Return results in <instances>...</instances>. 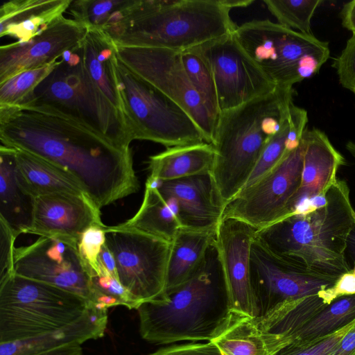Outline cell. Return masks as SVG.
I'll return each instance as SVG.
<instances>
[{"instance_id":"obj_1","label":"cell","mask_w":355,"mask_h":355,"mask_svg":"<svg viewBox=\"0 0 355 355\" xmlns=\"http://www.w3.org/2000/svg\"><path fill=\"white\" fill-rule=\"evenodd\" d=\"M0 140L69 173L99 209L139 188L130 148L51 108L0 107Z\"/></svg>"},{"instance_id":"obj_2","label":"cell","mask_w":355,"mask_h":355,"mask_svg":"<svg viewBox=\"0 0 355 355\" xmlns=\"http://www.w3.org/2000/svg\"><path fill=\"white\" fill-rule=\"evenodd\" d=\"M137 311L140 335L149 343L214 339L232 312L214 242L189 279Z\"/></svg>"},{"instance_id":"obj_3","label":"cell","mask_w":355,"mask_h":355,"mask_svg":"<svg viewBox=\"0 0 355 355\" xmlns=\"http://www.w3.org/2000/svg\"><path fill=\"white\" fill-rule=\"evenodd\" d=\"M355 210L347 182L337 179L325 202L259 230L257 236L270 250L304 268L335 280L349 272L345 257Z\"/></svg>"},{"instance_id":"obj_4","label":"cell","mask_w":355,"mask_h":355,"mask_svg":"<svg viewBox=\"0 0 355 355\" xmlns=\"http://www.w3.org/2000/svg\"><path fill=\"white\" fill-rule=\"evenodd\" d=\"M293 94V87L277 86L219 114L210 173L224 208L245 187L265 146L287 117Z\"/></svg>"},{"instance_id":"obj_5","label":"cell","mask_w":355,"mask_h":355,"mask_svg":"<svg viewBox=\"0 0 355 355\" xmlns=\"http://www.w3.org/2000/svg\"><path fill=\"white\" fill-rule=\"evenodd\" d=\"M230 10L221 0H132L103 32L118 46L182 51L234 32Z\"/></svg>"},{"instance_id":"obj_6","label":"cell","mask_w":355,"mask_h":355,"mask_svg":"<svg viewBox=\"0 0 355 355\" xmlns=\"http://www.w3.org/2000/svg\"><path fill=\"white\" fill-rule=\"evenodd\" d=\"M80 46L62 54L56 67L20 107L51 108L129 148L133 139L124 116L90 77Z\"/></svg>"},{"instance_id":"obj_7","label":"cell","mask_w":355,"mask_h":355,"mask_svg":"<svg viewBox=\"0 0 355 355\" xmlns=\"http://www.w3.org/2000/svg\"><path fill=\"white\" fill-rule=\"evenodd\" d=\"M93 304L58 286L10 274L0 279V343L32 338L66 327Z\"/></svg>"},{"instance_id":"obj_8","label":"cell","mask_w":355,"mask_h":355,"mask_svg":"<svg viewBox=\"0 0 355 355\" xmlns=\"http://www.w3.org/2000/svg\"><path fill=\"white\" fill-rule=\"evenodd\" d=\"M234 33L256 64L281 87L313 76L330 55L327 42L268 19L245 22Z\"/></svg>"},{"instance_id":"obj_9","label":"cell","mask_w":355,"mask_h":355,"mask_svg":"<svg viewBox=\"0 0 355 355\" xmlns=\"http://www.w3.org/2000/svg\"><path fill=\"white\" fill-rule=\"evenodd\" d=\"M116 71L122 112L133 140L151 141L166 148L206 142L182 107L117 57Z\"/></svg>"},{"instance_id":"obj_10","label":"cell","mask_w":355,"mask_h":355,"mask_svg":"<svg viewBox=\"0 0 355 355\" xmlns=\"http://www.w3.org/2000/svg\"><path fill=\"white\" fill-rule=\"evenodd\" d=\"M105 231L119 279L139 306L159 299L166 289L171 243L118 225H105Z\"/></svg>"},{"instance_id":"obj_11","label":"cell","mask_w":355,"mask_h":355,"mask_svg":"<svg viewBox=\"0 0 355 355\" xmlns=\"http://www.w3.org/2000/svg\"><path fill=\"white\" fill-rule=\"evenodd\" d=\"M116 46L117 58L131 71L182 107L212 143L217 119L192 85L181 51L164 48Z\"/></svg>"},{"instance_id":"obj_12","label":"cell","mask_w":355,"mask_h":355,"mask_svg":"<svg viewBox=\"0 0 355 355\" xmlns=\"http://www.w3.org/2000/svg\"><path fill=\"white\" fill-rule=\"evenodd\" d=\"M303 155L302 139L273 168L243 188L225 207L222 218H236L259 230L292 214L302 182Z\"/></svg>"},{"instance_id":"obj_13","label":"cell","mask_w":355,"mask_h":355,"mask_svg":"<svg viewBox=\"0 0 355 355\" xmlns=\"http://www.w3.org/2000/svg\"><path fill=\"white\" fill-rule=\"evenodd\" d=\"M250 276L259 317L282 305L323 293L338 281L277 254L257 235L250 249Z\"/></svg>"},{"instance_id":"obj_14","label":"cell","mask_w":355,"mask_h":355,"mask_svg":"<svg viewBox=\"0 0 355 355\" xmlns=\"http://www.w3.org/2000/svg\"><path fill=\"white\" fill-rule=\"evenodd\" d=\"M78 242L65 236H40L15 248L13 274L58 286L95 304L92 277L79 256Z\"/></svg>"},{"instance_id":"obj_15","label":"cell","mask_w":355,"mask_h":355,"mask_svg":"<svg viewBox=\"0 0 355 355\" xmlns=\"http://www.w3.org/2000/svg\"><path fill=\"white\" fill-rule=\"evenodd\" d=\"M196 48L211 71L219 114L270 93L277 87L245 52L234 32Z\"/></svg>"},{"instance_id":"obj_16","label":"cell","mask_w":355,"mask_h":355,"mask_svg":"<svg viewBox=\"0 0 355 355\" xmlns=\"http://www.w3.org/2000/svg\"><path fill=\"white\" fill-rule=\"evenodd\" d=\"M257 230L234 218H222L216 248L232 311L259 317L250 276V255Z\"/></svg>"},{"instance_id":"obj_17","label":"cell","mask_w":355,"mask_h":355,"mask_svg":"<svg viewBox=\"0 0 355 355\" xmlns=\"http://www.w3.org/2000/svg\"><path fill=\"white\" fill-rule=\"evenodd\" d=\"M87 29L64 16L27 42L0 47V84L22 71L40 68L58 60L80 46Z\"/></svg>"},{"instance_id":"obj_18","label":"cell","mask_w":355,"mask_h":355,"mask_svg":"<svg viewBox=\"0 0 355 355\" xmlns=\"http://www.w3.org/2000/svg\"><path fill=\"white\" fill-rule=\"evenodd\" d=\"M157 188L175 211L182 228L216 233L224 206L210 172L159 180Z\"/></svg>"},{"instance_id":"obj_19","label":"cell","mask_w":355,"mask_h":355,"mask_svg":"<svg viewBox=\"0 0 355 355\" xmlns=\"http://www.w3.org/2000/svg\"><path fill=\"white\" fill-rule=\"evenodd\" d=\"M101 211L87 195L53 193L35 198L33 223L27 234L79 240L93 225H103Z\"/></svg>"},{"instance_id":"obj_20","label":"cell","mask_w":355,"mask_h":355,"mask_svg":"<svg viewBox=\"0 0 355 355\" xmlns=\"http://www.w3.org/2000/svg\"><path fill=\"white\" fill-rule=\"evenodd\" d=\"M302 140V182L294 200V211L308 200L325 196L338 179L336 174L339 168L345 162L328 137L319 129H306Z\"/></svg>"},{"instance_id":"obj_21","label":"cell","mask_w":355,"mask_h":355,"mask_svg":"<svg viewBox=\"0 0 355 355\" xmlns=\"http://www.w3.org/2000/svg\"><path fill=\"white\" fill-rule=\"evenodd\" d=\"M107 310L93 304L82 318L61 329L26 340L0 343V355H31L100 338L107 329Z\"/></svg>"},{"instance_id":"obj_22","label":"cell","mask_w":355,"mask_h":355,"mask_svg":"<svg viewBox=\"0 0 355 355\" xmlns=\"http://www.w3.org/2000/svg\"><path fill=\"white\" fill-rule=\"evenodd\" d=\"M71 0H12L0 8V36L27 42L63 17Z\"/></svg>"},{"instance_id":"obj_23","label":"cell","mask_w":355,"mask_h":355,"mask_svg":"<svg viewBox=\"0 0 355 355\" xmlns=\"http://www.w3.org/2000/svg\"><path fill=\"white\" fill-rule=\"evenodd\" d=\"M209 342L227 355H271L288 343L267 331L259 317L234 311L220 333Z\"/></svg>"},{"instance_id":"obj_24","label":"cell","mask_w":355,"mask_h":355,"mask_svg":"<svg viewBox=\"0 0 355 355\" xmlns=\"http://www.w3.org/2000/svg\"><path fill=\"white\" fill-rule=\"evenodd\" d=\"M15 151L17 182L30 196L37 198L59 193L87 195L80 183L64 170L28 152Z\"/></svg>"},{"instance_id":"obj_25","label":"cell","mask_w":355,"mask_h":355,"mask_svg":"<svg viewBox=\"0 0 355 355\" xmlns=\"http://www.w3.org/2000/svg\"><path fill=\"white\" fill-rule=\"evenodd\" d=\"M35 199L17 182L15 149L1 145L0 218L17 237L27 234L32 225Z\"/></svg>"},{"instance_id":"obj_26","label":"cell","mask_w":355,"mask_h":355,"mask_svg":"<svg viewBox=\"0 0 355 355\" xmlns=\"http://www.w3.org/2000/svg\"><path fill=\"white\" fill-rule=\"evenodd\" d=\"M116 49L112 39L97 29L87 30L80 46L83 62L90 77L110 102L123 113L116 71Z\"/></svg>"},{"instance_id":"obj_27","label":"cell","mask_w":355,"mask_h":355,"mask_svg":"<svg viewBox=\"0 0 355 355\" xmlns=\"http://www.w3.org/2000/svg\"><path fill=\"white\" fill-rule=\"evenodd\" d=\"M215 155L207 142L166 148L149 157V177L170 181L211 172Z\"/></svg>"},{"instance_id":"obj_28","label":"cell","mask_w":355,"mask_h":355,"mask_svg":"<svg viewBox=\"0 0 355 355\" xmlns=\"http://www.w3.org/2000/svg\"><path fill=\"white\" fill-rule=\"evenodd\" d=\"M216 232L182 228L171 243L165 291L189 279L199 268Z\"/></svg>"},{"instance_id":"obj_29","label":"cell","mask_w":355,"mask_h":355,"mask_svg":"<svg viewBox=\"0 0 355 355\" xmlns=\"http://www.w3.org/2000/svg\"><path fill=\"white\" fill-rule=\"evenodd\" d=\"M117 225L143 232L169 243H173L182 228L175 211L158 189L146 182L143 201L138 211L132 218Z\"/></svg>"},{"instance_id":"obj_30","label":"cell","mask_w":355,"mask_h":355,"mask_svg":"<svg viewBox=\"0 0 355 355\" xmlns=\"http://www.w3.org/2000/svg\"><path fill=\"white\" fill-rule=\"evenodd\" d=\"M333 287L320 294L282 305L259 317L262 326L269 333L288 343L294 333L336 298Z\"/></svg>"},{"instance_id":"obj_31","label":"cell","mask_w":355,"mask_h":355,"mask_svg":"<svg viewBox=\"0 0 355 355\" xmlns=\"http://www.w3.org/2000/svg\"><path fill=\"white\" fill-rule=\"evenodd\" d=\"M355 321V294L334 299L288 339L306 345L328 337Z\"/></svg>"},{"instance_id":"obj_32","label":"cell","mask_w":355,"mask_h":355,"mask_svg":"<svg viewBox=\"0 0 355 355\" xmlns=\"http://www.w3.org/2000/svg\"><path fill=\"white\" fill-rule=\"evenodd\" d=\"M132 0L72 1L69 9L73 19L87 30L105 31L123 17Z\"/></svg>"},{"instance_id":"obj_33","label":"cell","mask_w":355,"mask_h":355,"mask_svg":"<svg viewBox=\"0 0 355 355\" xmlns=\"http://www.w3.org/2000/svg\"><path fill=\"white\" fill-rule=\"evenodd\" d=\"M278 24L293 31L311 33L312 17L321 0H264Z\"/></svg>"},{"instance_id":"obj_34","label":"cell","mask_w":355,"mask_h":355,"mask_svg":"<svg viewBox=\"0 0 355 355\" xmlns=\"http://www.w3.org/2000/svg\"><path fill=\"white\" fill-rule=\"evenodd\" d=\"M186 73L196 92L216 119L219 115L214 80L205 58L196 47L181 51Z\"/></svg>"},{"instance_id":"obj_35","label":"cell","mask_w":355,"mask_h":355,"mask_svg":"<svg viewBox=\"0 0 355 355\" xmlns=\"http://www.w3.org/2000/svg\"><path fill=\"white\" fill-rule=\"evenodd\" d=\"M59 59L48 65L26 70L0 84V107H20L56 67Z\"/></svg>"},{"instance_id":"obj_36","label":"cell","mask_w":355,"mask_h":355,"mask_svg":"<svg viewBox=\"0 0 355 355\" xmlns=\"http://www.w3.org/2000/svg\"><path fill=\"white\" fill-rule=\"evenodd\" d=\"M288 131L289 119L288 114L279 130L271 137L265 146L254 169L243 188L252 185L269 172L280 162L286 153L288 152L287 150Z\"/></svg>"},{"instance_id":"obj_37","label":"cell","mask_w":355,"mask_h":355,"mask_svg":"<svg viewBox=\"0 0 355 355\" xmlns=\"http://www.w3.org/2000/svg\"><path fill=\"white\" fill-rule=\"evenodd\" d=\"M105 225H93L86 229L78 242L80 259L91 277L98 275V257L105 243Z\"/></svg>"},{"instance_id":"obj_38","label":"cell","mask_w":355,"mask_h":355,"mask_svg":"<svg viewBox=\"0 0 355 355\" xmlns=\"http://www.w3.org/2000/svg\"><path fill=\"white\" fill-rule=\"evenodd\" d=\"M355 324V321L338 332L315 343L301 345L288 342L271 355H330L343 336Z\"/></svg>"},{"instance_id":"obj_39","label":"cell","mask_w":355,"mask_h":355,"mask_svg":"<svg viewBox=\"0 0 355 355\" xmlns=\"http://www.w3.org/2000/svg\"><path fill=\"white\" fill-rule=\"evenodd\" d=\"M332 66L336 71L340 84L355 96V32L334 59Z\"/></svg>"},{"instance_id":"obj_40","label":"cell","mask_w":355,"mask_h":355,"mask_svg":"<svg viewBox=\"0 0 355 355\" xmlns=\"http://www.w3.org/2000/svg\"><path fill=\"white\" fill-rule=\"evenodd\" d=\"M17 236L0 218V279L13 274V252Z\"/></svg>"},{"instance_id":"obj_41","label":"cell","mask_w":355,"mask_h":355,"mask_svg":"<svg viewBox=\"0 0 355 355\" xmlns=\"http://www.w3.org/2000/svg\"><path fill=\"white\" fill-rule=\"evenodd\" d=\"M289 131L287 138V150L297 148L306 130L308 123L307 112L292 103L288 111Z\"/></svg>"},{"instance_id":"obj_42","label":"cell","mask_w":355,"mask_h":355,"mask_svg":"<svg viewBox=\"0 0 355 355\" xmlns=\"http://www.w3.org/2000/svg\"><path fill=\"white\" fill-rule=\"evenodd\" d=\"M148 355H222L211 342L192 343L161 348Z\"/></svg>"},{"instance_id":"obj_43","label":"cell","mask_w":355,"mask_h":355,"mask_svg":"<svg viewBox=\"0 0 355 355\" xmlns=\"http://www.w3.org/2000/svg\"><path fill=\"white\" fill-rule=\"evenodd\" d=\"M336 297L355 294V272L352 270L342 275L333 288Z\"/></svg>"},{"instance_id":"obj_44","label":"cell","mask_w":355,"mask_h":355,"mask_svg":"<svg viewBox=\"0 0 355 355\" xmlns=\"http://www.w3.org/2000/svg\"><path fill=\"white\" fill-rule=\"evenodd\" d=\"M355 353V324L343 336L330 355H353Z\"/></svg>"},{"instance_id":"obj_45","label":"cell","mask_w":355,"mask_h":355,"mask_svg":"<svg viewBox=\"0 0 355 355\" xmlns=\"http://www.w3.org/2000/svg\"><path fill=\"white\" fill-rule=\"evenodd\" d=\"M98 261L99 271H106L114 277L119 279L115 259L105 243L102 247Z\"/></svg>"},{"instance_id":"obj_46","label":"cell","mask_w":355,"mask_h":355,"mask_svg":"<svg viewBox=\"0 0 355 355\" xmlns=\"http://www.w3.org/2000/svg\"><path fill=\"white\" fill-rule=\"evenodd\" d=\"M340 16L343 27L352 33L355 32V0L343 5Z\"/></svg>"},{"instance_id":"obj_47","label":"cell","mask_w":355,"mask_h":355,"mask_svg":"<svg viewBox=\"0 0 355 355\" xmlns=\"http://www.w3.org/2000/svg\"><path fill=\"white\" fill-rule=\"evenodd\" d=\"M31 355H83L80 345H69Z\"/></svg>"},{"instance_id":"obj_48","label":"cell","mask_w":355,"mask_h":355,"mask_svg":"<svg viewBox=\"0 0 355 355\" xmlns=\"http://www.w3.org/2000/svg\"><path fill=\"white\" fill-rule=\"evenodd\" d=\"M345 257L350 270L355 272V225L347 239Z\"/></svg>"},{"instance_id":"obj_49","label":"cell","mask_w":355,"mask_h":355,"mask_svg":"<svg viewBox=\"0 0 355 355\" xmlns=\"http://www.w3.org/2000/svg\"><path fill=\"white\" fill-rule=\"evenodd\" d=\"M222 3L232 10L236 8H245L253 3V0H221Z\"/></svg>"},{"instance_id":"obj_50","label":"cell","mask_w":355,"mask_h":355,"mask_svg":"<svg viewBox=\"0 0 355 355\" xmlns=\"http://www.w3.org/2000/svg\"><path fill=\"white\" fill-rule=\"evenodd\" d=\"M346 149L347 151L351 154V155L353 157V158L355 160V142H353L352 141H349L346 144Z\"/></svg>"},{"instance_id":"obj_51","label":"cell","mask_w":355,"mask_h":355,"mask_svg":"<svg viewBox=\"0 0 355 355\" xmlns=\"http://www.w3.org/2000/svg\"><path fill=\"white\" fill-rule=\"evenodd\" d=\"M220 352H221V351H220ZM221 353H222V355H227L225 353H224V352H221Z\"/></svg>"},{"instance_id":"obj_52","label":"cell","mask_w":355,"mask_h":355,"mask_svg":"<svg viewBox=\"0 0 355 355\" xmlns=\"http://www.w3.org/2000/svg\"><path fill=\"white\" fill-rule=\"evenodd\" d=\"M353 355H355V353Z\"/></svg>"}]
</instances>
